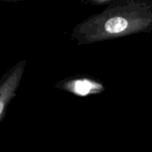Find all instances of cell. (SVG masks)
<instances>
[{"instance_id":"6da1fadb","label":"cell","mask_w":152,"mask_h":152,"mask_svg":"<svg viewBox=\"0 0 152 152\" xmlns=\"http://www.w3.org/2000/svg\"><path fill=\"white\" fill-rule=\"evenodd\" d=\"M152 32V0H115L75 30L79 44Z\"/></svg>"},{"instance_id":"7a4b0ae2","label":"cell","mask_w":152,"mask_h":152,"mask_svg":"<svg viewBox=\"0 0 152 152\" xmlns=\"http://www.w3.org/2000/svg\"><path fill=\"white\" fill-rule=\"evenodd\" d=\"M55 87L75 96L86 98L105 91L104 83L90 75H76L58 82Z\"/></svg>"},{"instance_id":"3957f363","label":"cell","mask_w":152,"mask_h":152,"mask_svg":"<svg viewBox=\"0 0 152 152\" xmlns=\"http://www.w3.org/2000/svg\"><path fill=\"white\" fill-rule=\"evenodd\" d=\"M25 61L13 65L0 79V123L6 115L7 108L15 97L24 73Z\"/></svg>"},{"instance_id":"277c9868","label":"cell","mask_w":152,"mask_h":152,"mask_svg":"<svg viewBox=\"0 0 152 152\" xmlns=\"http://www.w3.org/2000/svg\"><path fill=\"white\" fill-rule=\"evenodd\" d=\"M89 4L94 5H102V4H109L115 0H87Z\"/></svg>"}]
</instances>
